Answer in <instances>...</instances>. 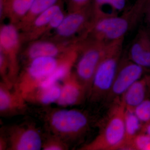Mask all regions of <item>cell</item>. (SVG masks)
<instances>
[{
    "instance_id": "cell-27",
    "label": "cell",
    "mask_w": 150,
    "mask_h": 150,
    "mask_svg": "<svg viewBox=\"0 0 150 150\" xmlns=\"http://www.w3.org/2000/svg\"><path fill=\"white\" fill-rule=\"evenodd\" d=\"M150 136V122L143 124L142 132Z\"/></svg>"
},
{
    "instance_id": "cell-12",
    "label": "cell",
    "mask_w": 150,
    "mask_h": 150,
    "mask_svg": "<svg viewBox=\"0 0 150 150\" xmlns=\"http://www.w3.org/2000/svg\"><path fill=\"white\" fill-rule=\"evenodd\" d=\"M61 94L56 103L62 107L81 104L88 97L87 89L74 71L62 81Z\"/></svg>"
},
{
    "instance_id": "cell-5",
    "label": "cell",
    "mask_w": 150,
    "mask_h": 150,
    "mask_svg": "<svg viewBox=\"0 0 150 150\" xmlns=\"http://www.w3.org/2000/svg\"><path fill=\"white\" fill-rule=\"evenodd\" d=\"M96 21L91 4L83 8L68 12L59 27L43 38L77 43L87 37Z\"/></svg>"
},
{
    "instance_id": "cell-24",
    "label": "cell",
    "mask_w": 150,
    "mask_h": 150,
    "mask_svg": "<svg viewBox=\"0 0 150 150\" xmlns=\"http://www.w3.org/2000/svg\"><path fill=\"white\" fill-rule=\"evenodd\" d=\"M143 124L150 122V100L145 99L133 110Z\"/></svg>"
},
{
    "instance_id": "cell-16",
    "label": "cell",
    "mask_w": 150,
    "mask_h": 150,
    "mask_svg": "<svg viewBox=\"0 0 150 150\" xmlns=\"http://www.w3.org/2000/svg\"><path fill=\"white\" fill-rule=\"evenodd\" d=\"M34 0H0V21L8 19L16 25L28 12Z\"/></svg>"
},
{
    "instance_id": "cell-15",
    "label": "cell",
    "mask_w": 150,
    "mask_h": 150,
    "mask_svg": "<svg viewBox=\"0 0 150 150\" xmlns=\"http://www.w3.org/2000/svg\"><path fill=\"white\" fill-rule=\"evenodd\" d=\"M128 58L144 69H150V33L144 28L139 30L132 41Z\"/></svg>"
},
{
    "instance_id": "cell-14",
    "label": "cell",
    "mask_w": 150,
    "mask_h": 150,
    "mask_svg": "<svg viewBox=\"0 0 150 150\" xmlns=\"http://www.w3.org/2000/svg\"><path fill=\"white\" fill-rule=\"evenodd\" d=\"M27 102L14 87L4 82L0 83V113L2 116L16 115L25 112Z\"/></svg>"
},
{
    "instance_id": "cell-19",
    "label": "cell",
    "mask_w": 150,
    "mask_h": 150,
    "mask_svg": "<svg viewBox=\"0 0 150 150\" xmlns=\"http://www.w3.org/2000/svg\"><path fill=\"white\" fill-rule=\"evenodd\" d=\"M127 0H93L91 6L96 21L117 16L126 9Z\"/></svg>"
},
{
    "instance_id": "cell-2",
    "label": "cell",
    "mask_w": 150,
    "mask_h": 150,
    "mask_svg": "<svg viewBox=\"0 0 150 150\" xmlns=\"http://www.w3.org/2000/svg\"><path fill=\"white\" fill-rule=\"evenodd\" d=\"M43 115V121L49 133L69 145L85 135L90 129L88 115L79 109H50L46 110Z\"/></svg>"
},
{
    "instance_id": "cell-10",
    "label": "cell",
    "mask_w": 150,
    "mask_h": 150,
    "mask_svg": "<svg viewBox=\"0 0 150 150\" xmlns=\"http://www.w3.org/2000/svg\"><path fill=\"white\" fill-rule=\"evenodd\" d=\"M8 150H40L43 137L38 128L32 123H23L9 128L5 134Z\"/></svg>"
},
{
    "instance_id": "cell-6",
    "label": "cell",
    "mask_w": 150,
    "mask_h": 150,
    "mask_svg": "<svg viewBox=\"0 0 150 150\" xmlns=\"http://www.w3.org/2000/svg\"><path fill=\"white\" fill-rule=\"evenodd\" d=\"M68 51L59 57H40L31 60L20 73L14 88L24 98L54 72Z\"/></svg>"
},
{
    "instance_id": "cell-1",
    "label": "cell",
    "mask_w": 150,
    "mask_h": 150,
    "mask_svg": "<svg viewBox=\"0 0 150 150\" xmlns=\"http://www.w3.org/2000/svg\"><path fill=\"white\" fill-rule=\"evenodd\" d=\"M144 4V0H137L119 15L96 20L87 37L105 45L124 39L126 34L142 19Z\"/></svg>"
},
{
    "instance_id": "cell-11",
    "label": "cell",
    "mask_w": 150,
    "mask_h": 150,
    "mask_svg": "<svg viewBox=\"0 0 150 150\" xmlns=\"http://www.w3.org/2000/svg\"><path fill=\"white\" fill-rule=\"evenodd\" d=\"M77 43L58 42L48 38H42L27 43L22 49L20 59L25 65L35 58L40 57H57L71 49Z\"/></svg>"
},
{
    "instance_id": "cell-7",
    "label": "cell",
    "mask_w": 150,
    "mask_h": 150,
    "mask_svg": "<svg viewBox=\"0 0 150 150\" xmlns=\"http://www.w3.org/2000/svg\"><path fill=\"white\" fill-rule=\"evenodd\" d=\"M78 45L79 56L74 72L88 93L95 73L104 57L108 44L87 37L78 42Z\"/></svg>"
},
{
    "instance_id": "cell-9",
    "label": "cell",
    "mask_w": 150,
    "mask_h": 150,
    "mask_svg": "<svg viewBox=\"0 0 150 150\" xmlns=\"http://www.w3.org/2000/svg\"><path fill=\"white\" fill-rule=\"evenodd\" d=\"M145 69L129 58L122 57L110 91L105 99L106 102L112 104L121 98L134 83L143 76Z\"/></svg>"
},
{
    "instance_id": "cell-20",
    "label": "cell",
    "mask_w": 150,
    "mask_h": 150,
    "mask_svg": "<svg viewBox=\"0 0 150 150\" xmlns=\"http://www.w3.org/2000/svg\"><path fill=\"white\" fill-rule=\"evenodd\" d=\"M61 0H34L32 6L24 18L16 26L20 32L29 27L38 16L55 5Z\"/></svg>"
},
{
    "instance_id": "cell-18",
    "label": "cell",
    "mask_w": 150,
    "mask_h": 150,
    "mask_svg": "<svg viewBox=\"0 0 150 150\" xmlns=\"http://www.w3.org/2000/svg\"><path fill=\"white\" fill-rule=\"evenodd\" d=\"M62 84L57 83L46 88L38 87L24 97L26 102L41 105L56 103L61 94Z\"/></svg>"
},
{
    "instance_id": "cell-8",
    "label": "cell",
    "mask_w": 150,
    "mask_h": 150,
    "mask_svg": "<svg viewBox=\"0 0 150 150\" xmlns=\"http://www.w3.org/2000/svg\"><path fill=\"white\" fill-rule=\"evenodd\" d=\"M23 45L20 31L9 23L0 26V51L6 57L9 65L8 78L14 86L20 74V60Z\"/></svg>"
},
{
    "instance_id": "cell-25",
    "label": "cell",
    "mask_w": 150,
    "mask_h": 150,
    "mask_svg": "<svg viewBox=\"0 0 150 150\" xmlns=\"http://www.w3.org/2000/svg\"><path fill=\"white\" fill-rule=\"evenodd\" d=\"M93 0H64L68 12L73 11L85 8L91 4Z\"/></svg>"
},
{
    "instance_id": "cell-3",
    "label": "cell",
    "mask_w": 150,
    "mask_h": 150,
    "mask_svg": "<svg viewBox=\"0 0 150 150\" xmlns=\"http://www.w3.org/2000/svg\"><path fill=\"white\" fill-rule=\"evenodd\" d=\"M111 104L98 135L80 149H122L125 143L124 115L126 108L121 98Z\"/></svg>"
},
{
    "instance_id": "cell-26",
    "label": "cell",
    "mask_w": 150,
    "mask_h": 150,
    "mask_svg": "<svg viewBox=\"0 0 150 150\" xmlns=\"http://www.w3.org/2000/svg\"><path fill=\"white\" fill-rule=\"evenodd\" d=\"M142 18L144 19L146 24L145 28L150 33V0H145Z\"/></svg>"
},
{
    "instance_id": "cell-17",
    "label": "cell",
    "mask_w": 150,
    "mask_h": 150,
    "mask_svg": "<svg viewBox=\"0 0 150 150\" xmlns=\"http://www.w3.org/2000/svg\"><path fill=\"white\" fill-rule=\"evenodd\" d=\"M150 85V76L142 77L136 81L121 98L126 109L133 111L135 108L146 98Z\"/></svg>"
},
{
    "instance_id": "cell-4",
    "label": "cell",
    "mask_w": 150,
    "mask_h": 150,
    "mask_svg": "<svg viewBox=\"0 0 150 150\" xmlns=\"http://www.w3.org/2000/svg\"><path fill=\"white\" fill-rule=\"evenodd\" d=\"M124 40L115 41L108 46L104 57L95 73L88 94L87 98L91 102L105 99L109 93L122 58Z\"/></svg>"
},
{
    "instance_id": "cell-21",
    "label": "cell",
    "mask_w": 150,
    "mask_h": 150,
    "mask_svg": "<svg viewBox=\"0 0 150 150\" xmlns=\"http://www.w3.org/2000/svg\"><path fill=\"white\" fill-rule=\"evenodd\" d=\"M124 123L125 143L124 146L142 132L143 126V123L137 117L134 111L127 109H126L124 115Z\"/></svg>"
},
{
    "instance_id": "cell-23",
    "label": "cell",
    "mask_w": 150,
    "mask_h": 150,
    "mask_svg": "<svg viewBox=\"0 0 150 150\" xmlns=\"http://www.w3.org/2000/svg\"><path fill=\"white\" fill-rule=\"evenodd\" d=\"M69 145L61 138L49 133L43 138L42 149L43 150H66L69 149Z\"/></svg>"
},
{
    "instance_id": "cell-13",
    "label": "cell",
    "mask_w": 150,
    "mask_h": 150,
    "mask_svg": "<svg viewBox=\"0 0 150 150\" xmlns=\"http://www.w3.org/2000/svg\"><path fill=\"white\" fill-rule=\"evenodd\" d=\"M64 7V1L61 0L38 16L25 31L20 32L23 45L44 37L47 33L48 25L51 19Z\"/></svg>"
},
{
    "instance_id": "cell-22",
    "label": "cell",
    "mask_w": 150,
    "mask_h": 150,
    "mask_svg": "<svg viewBox=\"0 0 150 150\" xmlns=\"http://www.w3.org/2000/svg\"><path fill=\"white\" fill-rule=\"evenodd\" d=\"M122 150H150V136L141 132L126 143Z\"/></svg>"
}]
</instances>
